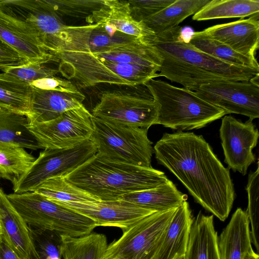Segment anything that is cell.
Returning a JSON list of instances; mask_svg holds the SVG:
<instances>
[{
  "mask_svg": "<svg viewBox=\"0 0 259 259\" xmlns=\"http://www.w3.org/2000/svg\"><path fill=\"white\" fill-rule=\"evenodd\" d=\"M29 84L33 88L44 91H54L68 93H77L80 92L71 81L56 76L39 79Z\"/></svg>",
  "mask_w": 259,
  "mask_h": 259,
  "instance_id": "39",
  "label": "cell"
},
{
  "mask_svg": "<svg viewBox=\"0 0 259 259\" xmlns=\"http://www.w3.org/2000/svg\"><path fill=\"white\" fill-rule=\"evenodd\" d=\"M26 116L18 114L8 123L0 126V141L33 150L40 149L27 126Z\"/></svg>",
  "mask_w": 259,
  "mask_h": 259,
  "instance_id": "33",
  "label": "cell"
},
{
  "mask_svg": "<svg viewBox=\"0 0 259 259\" xmlns=\"http://www.w3.org/2000/svg\"><path fill=\"white\" fill-rule=\"evenodd\" d=\"M18 114L13 113L0 107V126L6 124L14 119Z\"/></svg>",
  "mask_w": 259,
  "mask_h": 259,
  "instance_id": "42",
  "label": "cell"
},
{
  "mask_svg": "<svg viewBox=\"0 0 259 259\" xmlns=\"http://www.w3.org/2000/svg\"><path fill=\"white\" fill-rule=\"evenodd\" d=\"M40 149H65L91 139L92 115L84 106L68 110L53 120L27 124Z\"/></svg>",
  "mask_w": 259,
  "mask_h": 259,
  "instance_id": "11",
  "label": "cell"
},
{
  "mask_svg": "<svg viewBox=\"0 0 259 259\" xmlns=\"http://www.w3.org/2000/svg\"><path fill=\"white\" fill-rule=\"evenodd\" d=\"M258 16L213 25L201 32L239 53L255 58L259 45Z\"/></svg>",
  "mask_w": 259,
  "mask_h": 259,
  "instance_id": "19",
  "label": "cell"
},
{
  "mask_svg": "<svg viewBox=\"0 0 259 259\" xmlns=\"http://www.w3.org/2000/svg\"><path fill=\"white\" fill-rule=\"evenodd\" d=\"M0 6L34 28L48 52L66 25L47 0H1Z\"/></svg>",
  "mask_w": 259,
  "mask_h": 259,
  "instance_id": "15",
  "label": "cell"
},
{
  "mask_svg": "<svg viewBox=\"0 0 259 259\" xmlns=\"http://www.w3.org/2000/svg\"><path fill=\"white\" fill-rule=\"evenodd\" d=\"M213 215L200 211L193 219L185 259H220Z\"/></svg>",
  "mask_w": 259,
  "mask_h": 259,
  "instance_id": "24",
  "label": "cell"
},
{
  "mask_svg": "<svg viewBox=\"0 0 259 259\" xmlns=\"http://www.w3.org/2000/svg\"><path fill=\"white\" fill-rule=\"evenodd\" d=\"M85 20L89 24L102 26L111 35L119 32L147 44L154 34L143 22L133 18L128 1L105 0L103 7Z\"/></svg>",
  "mask_w": 259,
  "mask_h": 259,
  "instance_id": "18",
  "label": "cell"
},
{
  "mask_svg": "<svg viewBox=\"0 0 259 259\" xmlns=\"http://www.w3.org/2000/svg\"><path fill=\"white\" fill-rule=\"evenodd\" d=\"M210 0H175L174 3L142 22L156 35L179 26L186 18L199 11Z\"/></svg>",
  "mask_w": 259,
  "mask_h": 259,
  "instance_id": "26",
  "label": "cell"
},
{
  "mask_svg": "<svg viewBox=\"0 0 259 259\" xmlns=\"http://www.w3.org/2000/svg\"><path fill=\"white\" fill-rule=\"evenodd\" d=\"M157 105L155 124L178 131L203 128L227 114L186 88L151 78L143 84Z\"/></svg>",
  "mask_w": 259,
  "mask_h": 259,
  "instance_id": "4",
  "label": "cell"
},
{
  "mask_svg": "<svg viewBox=\"0 0 259 259\" xmlns=\"http://www.w3.org/2000/svg\"><path fill=\"white\" fill-rule=\"evenodd\" d=\"M94 131L91 140L97 153L114 162L151 167L154 153L148 128L121 125L92 116Z\"/></svg>",
  "mask_w": 259,
  "mask_h": 259,
  "instance_id": "6",
  "label": "cell"
},
{
  "mask_svg": "<svg viewBox=\"0 0 259 259\" xmlns=\"http://www.w3.org/2000/svg\"><path fill=\"white\" fill-rule=\"evenodd\" d=\"M157 162L171 172L196 202L221 221L228 217L235 198L229 169L201 135L164 133L153 147Z\"/></svg>",
  "mask_w": 259,
  "mask_h": 259,
  "instance_id": "1",
  "label": "cell"
},
{
  "mask_svg": "<svg viewBox=\"0 0 259 259\" xmlns=\"http://www.w3.org/2000/svg\"><path fill=\"white\" fill-rule=\"evenodd\" d=\"M182 29L177 26L153 35L149 41L160 56L158 76L195 91L213 81L249 80L259 76L258 70L228 63L198 50L184 39Z\"/></svg>",
  "mask_w": 259,
  "mask_h": 259,
  "instance_id": "2",
  "label": "cell"
},
{
  "mask_svg": "<svg viewBox=\"0 0 259 259\" xmlns=\"http://www.w3.org/2000/svg\"><path fill=\"white\" fill-rule=\"evenodd\" d=\"M32 92L28 82L7 73H0V107L26 116Z\"/></svg>",
  "mask_w": 259,
  "mask_h": 259,
  "instance_id": "27",
  "label": "cell"
},
{
  "mask_svg": "<svg viewBox=\"0 0 259 259\" xmlns=\"http://www.w3.org/2000/svg\"><path fill=\"white\" fill-rule=\"evenodd\" d=\"M35 192L56 203L101 201L69 184L62 176L46 180Z\"/></svg>",
  "mask_w": 259,
  "mask_h": 259,
  "instance_id": "32",
  "label": "cell"
},
{
  "mask_svg": "<svg viewBox=\"0 0 259 259\" xmlns=\"http://www.w3.org/2000/svg\"><path fill=\"white\" fill-rule=\"evenodd\" d=\"M41 63H30L2 67L0 70L29 83L47 77L55 76L59 73L58 69L52 68Z\"/></svg>",
  "mask_w": 259,
  "mask_h": 259,
  "instance_id": "37",
  "label": "cell"
},
{
  "mask_svg": "<svg viewBox=\"0 0 259 259\" xmlns=\"http://www.w3.org/2000/svg\"><path fill=\"white\" fill-rule=\"evenodd\" d=\"M173 259H185V255H176Z\"/></svg>",
  "mask_w": 259,
  "mask_h": 259,
  "instance_id": "44",
  "label": "cell"
},
{
  "mask_svg": "<svg viewBox=\"0 0 259 259\" xmlns=\"http://www.w3.org/2000/svg\"><path fill=\"white\" fill-rule=\"evenodd\" d=\"M258 0H210L192 16L195 21L259 15Z\"/></svg>",
  "mask_w": 259,
  "mask_h": 259,
  "instance_id": "28",
  "label": "cell"
},
{
  "mask_svg": "<svg viewBox=\"0 0 259 259\" xmlns=\"http://www.w3.org/2000/svg\"><path fill=\"white\" fill-rule=\"evenodd\" d=\"M60 16L86 19L101 9L105 0H47Z\"/></svg>",
  "mask_w": 259,
  "mask_h": 259,
  "instance_id": "36",
  "label": "cell"
},
{
  "mask_svg": "<svg viewBox=\"0 0 259 259\" xmlns=\"http://www.w3.org/2000/svg\"><path fill=\"white\" fill-rule=\"evenodd\" d=\"M220 259H244L254 250L246 212L237 208L229 223L218 236Z\"/></svg>",
  "mask_w": 259,
  "mask_h": 259,
  "instance_id": "22",
  "label": "cell"
},
{
  "mask_svg": "<svg viewBox=\"0 0 259 259\" xmlns=\"http://www.w3.org/2000/svg\"><path fill=\"white\" fill-rule=\"evenodd\" d=\"M244 259H259V254L253 250L252 252L248 253L245 255Z\"/></svg>",
  "mask_w": 259,
  "mask_h": 259,
  "instance_id": "43",
  "label": "cell"
},
{
  "mask_svg": "<svg viewBox=\"0 0 259 259\" xmlns=\"http://www.w3.org/2000/svg\"><path fill=\"white\" fill-rule=\"evenodd\" d=\"M97 152V148L91 139L69 148L45 149L27 171L12 184L14 193L34 192L50 178L65 177Z\"/></svg>",
  "mask_w": 259,
  "mask_h": 259,
  "instance_id": "8",
  "label": "cell"
},
{
  "mask_svg": "<svg viewBox=\"0 0 259 259\" xmlns=\"http://www.w3.org/2000/svg\"><path fill=\"white\" fill-rule=\"evenodd\" d=\"M58 61L59 73L72 80L79 90L100 83L143 85L158 76V68L134 64L67 59Z\"/></svg>",
  "mask_w": 259,
  "mask_h": 259,
  "instance_id": "7",
  "label": "cell"
},
{
  "mask_svg": "<svg viewBox=\"0 0 259 259\" xmlns=\"http://www.w3.org/2000/svg\"><path fill=\"white\" fill-rule=\"evenodd\" d=\"M255 171L248 175L246 191L248 194V206L246 211L249 224L251 225L250 236L251 242L259 254L258 228H259V167L257 162Z\"/></svg>",
  "mask_w": 259,
  "mask_h": 259,
  "instance_id": "34",
  "label": "cell"
},
{
  "mask_svg": "<svg viewBox=\"0 0 259 259\" xmlns=\"http://www.w3.org/2000/svg\"><path fill=\"white\" fill-rule=\"evenodd\" d=\"M84 99L85 96L80 92L68 93L33 88L30 108L26 115L28 124L55 119L68 110L81 107Z\"/></svg>",
  "mask_w": 259,
  "mask_h": 259,
  "instance_id": "21",
  "label": "cell"
},
{
  "mask_svg": "<svg viewBox=\"0 0 259 259\" xmlns=\"http://www.w3.org/2000/svg\"><path fill=\"white\" fill-rule=\"evenodd\" d=\"M189 42L198 50L228 63L259 70L256 58L239 53L229 46L206 36L201 31L193 32Z\"/></svg>",
  "mask_w": 259,
  "mask_h": 259,
  "instance_id": "30",
  "label": "cell"
},
{
  "mask_svg": "<svg viewBox=\"0 0 259 259\" xmlns=\"http://www.w3.org/2000/svg\"><path fill=\"white\" fill-rule=\"evenodd\" d=\"M56 203V202H55ZM93 220L97 227H114L122 231L155 211L121 200L56 203Z\"/></svg>",
  "mask_w": 259,
  "mask_h": 259,
  "instance_id": "16",
  "label": "cell"
},
{
  "mask_svg": "<svg viewBox=\"0 0 259 259\" xmlns=\"http://www.w3.org/2000/svg\"><path fill=\"white\" fill-rule=\"evenodd\" d=\"M177 208L154 212L123 231L103 259H154Z\"/></svg>",
  "mask_w": 259,
  "mask_h": 259,
  "instance_id": "9",
  "label": "cell"
},
{
  "mask_svg": "<svg viewBox=\"0 0 259 259\" xmlns=\"http://www.w3.org/2000/svg\"><path fill=\"white\" fill-rule=\"evenodd\" d=\"M1 227H0V234H1Z\"/></svg>",
  "mask_w": 259,
  "mask_h": 259,
  "instance_id": "45",
  "label": "cell"
},
{
  "mask_svg": "<svg viewBox=\"0 0 259 259\" xmlns=\"http://www.w3.org/2000/svg\"><path fill=\"white\" fill-rule=\"evenodd\" d=\"M51 54L58 60L67 59L125 63L158 69L161 62L160 56L155 48L139 39L104 47L93 51L58 49Z\"/></svg>",
  "mask_w": 259,
  "mask_h": 259,
  "instance_id": "14",
  "label": "cell"
},
{
  "mask_svg": "<svg viewBox=\"0 0 259 259\" xmlns=\"http://www.w3.org/2000/svg\"><path fill=\"white\" fill-rule=\"evenodd\" d=\"M0 259H21L0 234Z\"/></svg>",
  "mask_w": 259,
  "mask_h": 259,
  "instance_id": "41",
  "label": "cell"
},
{
  "mask_svg": "<svg viewBox=\"0 0 259 259\" xmlns=\"http://www.w3.org/2000/svg\"><path fill=\"white\" fill-rule=\"evenodd\" d=\"M38 259H63L61 235L54 231L30 227Z\"/></svg>",
  "mask_w": 259,
  "mask_h": 259,
  "instance_id": "35",
  "label": "cell"
},
{
  "mask_svg": "<svg viewBox=\"0 0 259 259\" xmlns=\"http://www.w3.org/2000/svg\"><path fill=\"white\" fill-rule=\"evenodd\" d=\"M175 0L128 1L132 15L138 21H143L171 5Z\"/></svg>",
  "mask_w": 259,
  "mask_h": 259,
  "instance_id": "38",
  "label": "cell"
},
{
  "mask_svg": "<svg viewBox=\"0 0 259 259\" xmlns=\"http://www.w3.org/2000/svg\"><path fill=\"white\" fill-rule=\"evenodd\" d=\"M172 181L168 179L154 188L128 193L120 200L155 211H164L178 207L187 199Z\"/></svg>",
  "mask_w": 259,
  "mask_h": 259,
  "instance_id": "25",
  "label": "cell"
},
{
  "mask_svg": "<svg viewBox=\"0 0 259 259\" xmlns=\"http://www.w3.org/2000/svg\"><path fill=\"white\" fill-rule=\"evenodd\" d=\"M193 219L185 201L177 208L154 259H173L177 254H185Z\"/></svg>",
  "mask_w": 259,
  "mask_h": 259,
  "instance_id": "23",
  "label": "cell"
},
{
  "mask_svg": "<svg viewBox=\"0 0 259 259\" xmlns=\"http://www.w3.org/2000/svg\"><path fill=\"white\" fill-rule=\"evenodd\" d=\"M35 157L24 148L0 141V180L12 184L31 166Z\"/></svg>",
  "mask_w": 259,
  "mask_h": 259,
  "instance_id": "31",
  "label": "cell"
},
{
  "mask_svg": "<svg viewBox=\"0 0 259 259\" xmlns=\"http://www.w3.org/2000/svg\"><path fill=\"white\" fill-rule=\"evenodd\" d=\"M219 132L224 162L233 171L245 176L256 159L252 150L258 142L257 128L249 119L243 122L232 116L225 115Z\"/></svg>",
  "mask_w": 259,
  "mask_h": 259,
  "instance_id": "13",
  "label": "cell"
},
{
  "mask_svg": "<svg viewBox=\"0 0 259 259\" xmlns=\"http://www.w3.org/2000/svg\"><path fill=\"white\" fill-rule=\"evenodd\" d=\"M29 62L0 39V69L3 67L21 65Z\"/></svg>",
  "mask_w": 259,
  "mask_h": 259,
  "instance_id": "40",
  "label": "cell"
},
{
  "mask_svg": "<svg viewBox=\"0 0 259 259\" xmlns=\"http://www.w3.org/2000/svg\"><path fill=\"white\" fill-rule=\"evenodd\" d=\"M259 76L249 80H220L200 86L195 94L227 114H239L252 121L259 117Z\"/></svg>",
  "mask_w": 259,
  "mask_h": 259,
  "instance_id": "12",
  "label": "cell"
},
{
  "mask_svg": "<svg viewBox=\"0 0 259 259\" xmlns=\"http://www.w3.org/2000/svg\"><path fill=\"white\" fill-rule=\"evenodd\" d=\"M157 112V105L149 93L115 90L101 94L91 114L104 121L149 129L156 124Z\"/></svg>",
  "mask_w": 259,
  "mask_h": 259,
  "instance_id": "10",
  "label": "cell"
},
{
  "mask_svg": "<svg viewBox=\"0 0 259 259\" xmlns=\"http://www.w3.org/2000/svg\"><path fill=\"white\" fill-rule=\"evenodd\" d=\"M64 178L100 201L120 200L125 194L154 188L168 179L163 171L152 167L114 162L97 152Z\"/></svg>",
  "mask_w": 259,
  "mask_h": 259,
  "instance_id": "3",
  "label": "cell"
},
{
  "mask_svg": "<svg viewBox=\"0 0 259 259\" xmlns=\"http://www.w3.org/2000/svg\"><path fill=\"white\" fill-rule=\"evenodd\" d=\"M61 236L63 259H103L108 246L103 234L92 232L80 237Z\"/></svg>",
  "mask_w": 259,
  "mask_h": 259,
  "instance_id": "29",
  "label": "cell"
},
{
  "mask_svg": "<svg viewBox=\"0 0 259 259\" xmlns=\"http://www.w3.org/2000/svg\"><path fill=\"white\" fill-rule=\"evenodd\" d=\"M0 227L7 243L21 259H38L29 228L0 188Z\"/></svg>",
  "mask_w": 259,
  "mask_h": 259,
  "instance_id": "20",
  "label": "cell"
},
{
  "mask_svg": "<svg viewBox=\"0 0 259 259\" xmlns=\"http://www.w3.org/2000/svg\"><path fill=\"white\" fill-rule=\"evenodd\" d=\"M7 197L30 227L54 231L63 236L80 237L91 233L97 227L89 218L35 191L13 193Z\"/></svg>",
  "mask_w": 259,
  "mask_h": 259,
  "instance_id": "5",
  "label": "cell"
},
{
  "mask_svg": "<svg viewBox=\"0 0 259 259\" xmlns=\"http://www.w3.org/2000/svg\"><path fill=\"white\" fill-rule=\"evenodd\" d=\"M0 39L30 63L58 62L34 28L0 6Z\"/></svg>",
  "mask_w": 259,
  "mask_h": 259,
  "instance_id": "17",
  "label": "cell"
}]
</instances>
